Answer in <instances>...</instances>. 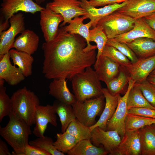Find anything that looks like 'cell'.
Wrapping results in <instances>:
<instances>
[{
    "label": "cell",
    "mask_w": 155,
    "mask_h": 155,
    "mask_svg": "<svg viewBox=\"0 0 155 155\" xmlns=\"http://www.w3.org/2000/svg\"><path fill=\"white\" fill-rule=\"evenodd\" d=\"M87 19L88 18L86 15L82 17H75L69 22L68 25L63 27L65 30L69 33L77 34L84 38L87 44L85 49L87 51H90L97 49V47L96 45H92L90 43L89 33L91 23L90 22L86 24L83 23L84 20Z\"/></svg>",
    "instance_id": "cell-24"
},
{
    "label": "cell",
    "mask_w": 155,
    "mask_h": 155,
    "mask_svg": "<svg viewBox=\"0 0 155 155\" xmlns=\"http://www.w3.org/2000/svg\"><path fill=\"white\" fill-rule=\"evenodd\" d=\"M127 108L132 107L147 108L155 109L147 100L139 87L135 84L131 89L127 101Z\"/></svg>",
    "instance_id": "cell-31"
},
{
    "label": "cell",
    "mask_w": 155,
    "mask_h": 155,
    "mask_svg": "<svg viewBox=\"0 0 155 155\" xmlns=\"http://www.w3.org/2000/svg\"><path fill=\"white\" fill-rule=\"evenodd\" d=\"M66 131L74 136L78 142L84 139H91V131L90 127L82 123L76 118L70 123Z\"/></svg>",
    "instance_id": "cell-33"
},
{
    "label": "cell",
    "mask_w": 155,
    "mask_h": 155,
    "mask_svg": "<svg viewBox=\"0 0 155 155\" xmlns=\"http://www.w3.org/2000/svg\"><path fill=\"white\" fill-rule=\"evenodd\" d=\"M71 81L73 92L78 101L103 95L100 80L91 66L75 75Z\"/></svg>",
    "instance_id": "cell-3"
},
{
    "label": "cell",
    "mask_w": 155,
    "mask_h": 155,
    "mask_svg": "<svg viewBox=\"0 0 155 155\" xmlns=\"http://www.w3.org/2000/svg\"><path fill=\"white\" fill-rule=\"evenodd\" d=\"M66 80L63 78L53 79L49 85V93L56 100L72 105L77 100L69 91Z\"/></svg>",
    "instance_id": "cell-22"
},
{
    "label": "cell",
    "mask_w": 155,
    "mask_h": 155,
    "mask_svg": "<svg viewBox=\"0 0 155 155\" xmlns=\"http://www.w3.org/2000/svg\"><path fill=\"white\" fill-rule=\"evenodd\" d=\"M106 44L113 46L127 57L132 63L138 59L134 53L125 43L118 42L114 38L108 39Z\"/></svg>",
    "instance_id": "cell-39"
},
{
    "label": "cell",
    "mask_w": 155,
    "mask_h": 155,
    "mask_svg": "<svg viewBox=\"0 0 155 155\" xmlns=\"http://www.w3.org/2000/svg\"><path fill=\"white\" fill-rule=\"evenodd\" d=\"M11 98L12 106L10 112L30 126L35 124V112L37 106L40 105V101L34 93L24 87L14 92Z\"/></svg>",
    "instance_id": "cell-4"
},
{
    "label": "cell",
    "mask_w": 155,
    "mask_h": 155,
    "mask_svg": "<svg viewBox=\"0 0 155 155\" xmlns=\"http://www.w3.org/2000/svg\"><path fill=\"white\" fill-rule=\"evenodd\" d=\"M8 116L7 125L0 127V135L13 150L12 155H20L29 144V136L32 133L30 126L11 112Z\"/></svg>",
    "instance_id": "cell-2"
},
{
    "label": "cell",
    "mask_w": 155,
    "mask_h": 155,
    "mask_svg": "<svg viewBox=\"0 0 155 155\" xmlns=\"http://www.w3.org/2000/svg\"><path fill=\"white\" fill-rule=\"evenodd\" d=\"M155 123V118L127 114L125 121V130L140 129L144 126Z\"/></svg>",
    "instance_id": "cell-34"
},
{
    "label": "cell",
    "mask_w": 155,
    "mask_h": 155,
    "mask_svg": "<svg viewBox=\"0 0 155 155\" xmlns=\"http://www.w3.org/2000/svg\"><path fill=\"white\" fill-rule=\"evenodd\" d=\"M5 80L0 79V122L3 119L9 115L12 106L11 98L6 92V88L4 86Z\"/></svg>",
    "instance_id": "cell-38"
},
{
    "label": "cell",
    "mask_w": 155,
    "mask_h": 155,
    "mask_svg": "<svg viewBox=\"0 0 155 155\" xmlns=\"http://www.w3.org/2000/svg\"><path fill=\"white\" fill-rule=\"evenodd\" d=\"M94 66L99 79L106 85L118 75L121 67L110 58L102 55L96 61Z\"/></svg>",
    "instance_id": "cell-17"
},
{
    "label": "cell",
    "mask_w": 155,
    "mask_h": 155,
    "mask_svg": "<svg viewBox=\"0 0 155 155\" xmlns=\"http://www.w3.org/2000/svg\"><path fill=\"white\" fill-rule=\"evenodd\" d=\"M135 84L139 87L148 102L155 108V86L147 79Z\"/></svg>",
    "instance_id": "cell-40"
},
{
    "label": "cell",
    "mask_w": 155,
    "mask_h": 155,
    "mask_svg": "<svg viewBox=\"0 0 155 155\" xmlns=\"http://www.w3.org/2000/svg\"><path fill=\"white\" fill-rule=\"evenodd\" d=\"M102 55L108 57L122 67L124 68L131 63L127 57L116 48L107 44L105 46Z\"/></svg>",
    "instance_id": "cell-36"
},
{
    "label": "cell",
    "mask_w": 155,
    "mask_h": 155,
    "mask_svg": "<svg viewBox=\"0 0 155 155\" xmlns=\"http://www.w3.org/2000/svg\"><path fill=\"white\" fill-rule=\"evenodd\" d=\"M56 114L59 116L62 133L65 132L70 123L76 117L72 105L56 100L53 104Z\"/></svg>",
    "instance_id": "cell-28"
},
{
    "label": "cell",
    "mask_w": 155,
    "mask_h": 155,
    "mask_svg": "<svg viewBox=\"0 0 155 155\" xmlns=\"http://www.w3.org/2000/svg\"><path fill=\"white\" fill-rule=\"evenodd\" d=\"M87 45L84 38L60 27L53 39L42 44L44 57L42 72L44 77L49 79L63 78L71 80L75 75L94 65L96 49L87 51Z\"/></svg>",
    "instance_id": "cell-1"
},
{
    "label": "cell",
    "mask_w": 155,
    "mask_h": 155,
    "mask_svg": "<svg viewBox=\"0 0 155 155\" xmlns=\"http://www.w3.org/2000/svg\"><path fill=\"white\" fill-rule=\"evenodd\" d=\"M141 155L140 129L126 131L113 155Z\"/></svg>",
    "instance_id": "cell-16"
},
{
    "label": "cell",
    "mask_w": 155,
    "mask_h": 155,
    "mask_svg": "<svg viewBox=\"0 0 155 155\" xmlns=\"http://www.w3.org/2000/svg\"><path fill=\"white\" fill-rule=\"evenodd\" d=\"M104 95L86 100L82 102L77 100L72 105L76 117L84 124L90 127L94 125L96 118L104 108L105 103Z\"/></svg>",
    "instance_id": "cell-6"
},
{
    "label": "cell",
    "mask_w": 155,
    "mask_h": 155,
    "mask_svg": "<svg viewBox=\"0 0 155 155\" xmlns=\"http://www.w3.org/2000/svg\"><path fill=\"white\" fill-rule=\"evenodd\" d=\"M40 24L45 42L53 39L58 32L59 25L63 21V16L46 7L40 12Z\"/></svg>",
    "instance_id": "cell-12"
},
{
    "label": "cell",
    "mask_w": 155,
    "mask_h": 155,
    "mask_svg": "<svg viewBox=\"0 0 155 155\" xmlns=\"http://www.w3.org/2000/svg\"><path fill=\"white\" fill-rule=\"evenodd\" d=\"M127 114L155 118V109L147 108L132 107L127 108Z\"/></svg>",
    "instance_id": "cell-41"
},
{
    "label": "cell",
    "mask_w": 155,
    "mask_h": 155,
    "mask_svg": "<svg viewBox=\"0 0 155 155\" xmlns=\"http://www.w3.org/2000/svg\"><path fill=\"white\" fill-rule=\"evenodd\" d=\"M56 137L53 145L57 150L64 154L67 153L78 142L74 136L66 131L57 133Z\"/></svg>",
    "instance_id": "cell-32"
},
{
    "label": "cell",
    "mask_w": 155,
    "mask_h": 155,
    "mask_svg": "<svg viewBox=\"0 0 155 155\" xmlns=\"http://www.w3.org/2000/svg\"><path fill=\"white\" fill-rule=\"evenodd\" d=\"M130 78L135 83L146 80L155 68V55L145 59H138L124 68Z\"/></svg>",
    "instance_id": "cell-15"
},
{
    "label": "cell",
    "mask_w": 155,
    "mask_h": 155,
    "mask_svg": "<svg viewBox=\"0 0 155 155\" xmlns=\"http://www.w3.org/2000/svg\"><path fill=\"white\" fill-rule=\"evenodd\" d=\"M24 17L21 13L15 14L9 19L8 29L0 33V58L13 48L15 37L25 30Z\"/></svg>",
    "instance_id": "cell-7"
},
{
    "label": "cell",
    "mask_w": 155,
    "mask_h": 155,
    "mask_svg": "<svg viewBox=\"0 0 155 155\" xmlns=\"http://www.w3.org/2000/svg\"><path fill=\"white\" fill-rule=\"evenodd\" d=\"M136 20L116 11L101 19L97 26L102 28L108 39H111L131 30L134 28Z\"/></svg>",
    "instance_id": "cell-5"
},
{
    "label": "cell",
    "mask_w": 155,
    "mask_h": 155,
    "mask_svg": "<svg viewBox=\"0 0 155 155\" xmlns=\"http://www.w3.org/2000/svg\"><path fill=\"white\" fill-rule=\"evenodd\" d=\"M144 18L148 24L155 30V12Z\"/></svg>",
    "instance_id": "cell-45"
},
{
    "label": "cell",
    "mask_w": 155,
    "mask_h": 155,
    "mask_svg": "<svg viewBox=\"0 0 155 155\" xmlns=\"http://www.w3.org/2000/svg\"><path fill=\"white\" fill-rule=\"evenodd\" d=\"M1 7L0 22H9L12 16L19 11L34 14L44 8L33 0H2Z\"/></svg>",
    "instance_id": "cell-9"
},
{
    "label": "cell",
    "mask_w": 155,
    "mask_h": 155,
    "mask_svg": "<svg viewBox=\"0 0 155 155\" xmlns=\"http://www.w3.org/2000/svg\"><path fill=\"white\" fill-rule=\"evenodd\" d=\"M117 11L136 19L144 18L155 12V0H127Z\"/></svg>",
    "instance_id": "cell-14"
},
{
    "label": "cell",
    "mask_w": 155,
    "mask_h": 155,
    "mask_svg": "<svg viewBox=\"0 0 155 155\" xmlns=\"http://www.w3.org/2000/svg\"><path fill=\"white\" fill-rule=\"evenodd\" d=\"M102 92L105 99V106L98 120L89 127L91 131L96 127L106 130L107 122L113 115L117 106L120 95L113 96L107 88H102Z\"/></svg>",
    "instance_id": "cell-21"
},
{
    "label": "cell",
    "mask_w": 155,
    "mask_h": 155,
    "mask_svg": "<svg viewBox=\"0 0 155 155\" xmlns=\"http://www.w3.org/2000/svg\"><path fill=\"white\" fill-rule=\"evenodd\" d=\"M9 21L0 22V33L7 29L9 26Z\"/></svg>",
    "instance_id": "cell-46"
},
{
    "label": "cell",
    "mask_w": 155,
    "mask_h": 155,
    "mask_svg": "<svg viewBox=\"0 0 155 155\" xmlns=\"http://www.w3.org/2000/svg\"><path fill=\"white\" fill-rule=\"evenodd\" d=\"M127 0H89L88 3L90 5L96 7L112 5L117 3H120Z\"/></svg>",
    "instance_id": "cell-43"
},
{
    "label": "cell",
    "mask_w": 155,
    "mask_h": 155,
    "mask_svg": "<svg viewBox=\"0 0 155 155\" xmlns=\"http://www.w3.org/2000/svg\"><path fill=\"white\" fill-rule=\"evenodd\" d=\"M51 0L52 1L47 3L45 7L63 16V21L60 27L65 26L75 17L86 14L81 6V2L79 0Z\"/></svg>",
    "instance_id": "cell-8"
},
{
    "label": "cell",
    "mask_w": 155,
    "mask_h": 155,
    "mask_svg": "<svg viewBox=\"0 0 155 155\" xmlns=\"http://www.w3.org/2000/svg\"><path fill=\"white\" fill-rule=\"evenodd\" d=\"M52 138L46 136L38 137L30 141L29 144L49 153L51 155H64L65 154L57 150L53 144Z\"/></svg>",
    "instance_id": "cell-37"
},
{
    "label": "cell",
    "mask_w": 155,
    "mask_h": 155,
    "mask_svg": "<svg viewBox=\"0 0 155 155\" xmlns=\"http://www.w3.org/2000/svg\"><path fill=\"white\" fill-rule=\"evenodd\" d=\"M68 155H106L108 152L102 147H97L91 140L86 139L78 142L67 153Z\"/></svg>",
    "instance_id": "cell-29"
},
{
    "label": "cell",
    "mask_w": 155,
    "mask_h": 155,
    "mask_svg": "<svg viewBox=\"0 0 155 155\" xmlns=\"http://www.w3.org/2000/svg\"><path fill=\"white\" fill-rule=\"evenodd\" d=\"M81 2V6L86 13V15L90 19L91 27L96 26L98 22L105 16L117 11L125 5L127 1L121 3L109 5L100 8H96L89 4L88 0H79Z\"/></svg>",
    "instance_id": "cell-18"
},
{
    "label": "cell",
    "mask_w": 155,
    "mask_h": 155,
    "mask_svg": "<svg viewBox=\"0 0 155 155\" xmlns=\"http://www.w3.org/2000/svg\"><path fill=\"white\" fill-rule=\"evenodd\" d=\"M126 44L138 59L147 58L155 55V41L151 38H138Z\"/></svg>",
    "instance_id": "cell-25"
},
{
    "label": "cell",
    "mask_w": 155,
    "mask_h": 155,
    "mask_svg": "<svg viewBox=\"0 0 155 155\" xmlns=\"http://www.w3.org/2000/svg\"><path fill=\"white\" fill-rule=\"evenodd\" d=\"M135 82L130 78L126 92L123 96H119L118 104L111 118L107 122L106 130H115L121 138L125 131V121L127 114V101L129 92Z\"/></svg>",
    "instance_id": "cell-10"
},
{
    "label": "cell",
    "mask_w": 155,
    "mask_h": 155,
    "mask_svg": "<svg viewBox=\"0 0 155 155\" xmlns=\"http://www.w3.org/2000/svg\"><path fill=\"white\" fill-rule=\"evenodd\" d=\"M9 52L0 58V79L14 86L23 81L25 77L18 67L11 64Z\"/></svg>",
    "instance_id": "cell-20"
},
{
    "label": "cell",
    "mask_w": 155,
    "mask_h": 155,
    "mask_svg": "<svg viewBox=\"0 0 155 155\" xmlns=\"http://www.w3.org/2000/svg\"><path fill=\"white\" fill-rule=\"evenodd\" d=\"M146 79L150 83L155 86V74H150Z\"/></svg>",
    "instance_id": "cell-47"
},
{
    "label": "cell",
    "mask_w": 155,
    "mask_h": 155,
    "mask_svg": "<svg viewBox=\"0 0 155 155\" xmlns=\"http://www.w3.org/2000/svg\"><path fill=\"white\" fill-rule=\"evenodd\" d=\"M20 155H51L48 152L29 144L26 146Z\"/></svg>",
    "instance_id": "cell-42"
},
{
    "label": "cell",
    "mask_w": 155,
    "mask_h": 155,
    "mask_svg": "<svg viewBox=\"0 0 155 155\" xmlns=\"http://www.w3.org/2000/svg\"><path fill=\"white\" fill-rule=\"evenodd\" d=\"M151 74H155V68L154 70L152 71Z\"/></svg>",
    "instance_id": "cell-49"
},
{
    "label": "cell",
    "mask_w": 155,
    "mask_h": 155,
    "mask_svg": "<svg viewBox=\"0 0 155 155\" xmlns=\"http://www.w3.org/2000/svg\"><path fill=\"white\" fill-rule=\"evenodd\" d=\"M140 130L141 155H155V123Z\"/></svg>",
    "instance_id": "cell-26"
},
{
    "label": "cell",
    "mask_w": 155,
    "mask_h": 155,
    "mask_svg": "<svg viewBox=\"0 0 155 155\" xmlns=\"http://www.w3.org/2000/svg\"><path fill=\"white\" fill-rule=\"evenodd\" d=\"M121 138L115 130H104L98 127L91 131V141L94 145L102 147L110 155H113Z\"/></svg>",
    "instance_id": "cell-11"
},
{
    "label": "cell",
    "mask_w": 155,
    "mask_h": 155,
    "mask_svg": "<svg viewBox=\"0 0 155 155\" xmlns=\"http://www.w3.org/2000/svg\"><path fill=\"white\" fill-rule=\"evenodd\" d=\"M141 37L150 38L155 41V30L148 24L144 18L136 19L132 29L114 38L119 42L126 43Z\"/></svg>",
    "instance_id": "cell-19"
},
{
    "label": "cell",
    "mask_w": 155,
    "mask_h": 155,
    "mask_svg": "<svg viewBox=\"0 0 155 155\" xmlns=\"http://www.w3.org/2000/svg\"><path fill=\"white\" fill-rule=\"evenodd\" d=\"M9 53L14 65L18 66L25 77L30 76L32 73V65L34 61L32 55L16 49H10Z\"/></svg>",
    "instance_id": "cell-27"
},
{
    "label": "cell",
    "mask_w": 155,
    "mask_h": 155,
    "mask_svg": "<svg viewBox=\"0 0 155 155\" xmlns=\"http://www.w3.org/2000/svg\"><path fill=\"white\" fill-rule=\"evenodd\" d=\"M5 142L0 139V155H11Z\"/></svg>",
    "instance_id": "cell-44"
},
{
    "label": "cell",
    "mask_w": 155,
    "mask_h": 155,
    "mask_svg": "<svg viewBox=\"0 0 155 155\" xmlns=\"http://www.w3.org/2000/svg\"><path fill=\"white\" fill-rule=\"evenodd\" d=\"M56 114L52 105H39L37 106L35 114V126L32 131L35 136L37 137L44 136L49 123L54 126H57Z\"/></svg>",
    "instance_id": "cell-13"
},
{
    "label": "cell",
    "mask_w": 155,
    "mask_h": 155,
    "mask_svg": "<svg viewBox=\"0 0 155 155\" xmlns=\"http://www.w3.org/2000/svg\"><path fill=\"white\" fill-rule=\"evenodd\" d=\"M89 38L90 42H94L96 44L98 52L96 57V61L102 55L108 38L102 28L98 26H96L92 29L90 30Z\"/></svg>",
    "instance_id": "cell-35"
},
{
    "label": "cell",
    "mask_w": 155,
    "mask_h": 155,
    "mask_svg": "<svg viewBox=\"0 0 155 155\" xmlns=\"http://www.w3.org/2000/svg\"><path fill=\"white\" fill-rule=\"evenodd\" d=\"M15 40L13 48L16 50L32 55L37 50L38 36L33 31L25 29Z\"/></svg>",
    "instance_id": "cell-23"
},
{
    "label": "cell",
    "mask_w": 155,
    "mask_h": 155,
    "mask_svg": "<svg viewBox=\"0 0 155 155\" xmlns=\"http://www.w3.org/2000/svg\"><path fill=\"white\" fill-rule=\"evenodd\" d=\"M130 77L123 67H121L118 75L106 85L109 92L113 96L120 95L128 84Z\"/></svg>",
    "instance_id": "cell-30"
},
{
    "label": "cell",
    "mask_w": 155,
    "mask_h": 155,
    "mask_svg": "<svg viewBox=\"0 0 155 155\" xmlns=\"http://www.w3.org/2000/svg\"><path fill=\"white\" fill-rule=\"evenodd\" d=\"M35 2L39 5H40L44 2L46 0H34Z\"/></svg>",
    "instance_id": "cell-48"
}]
</instances>
